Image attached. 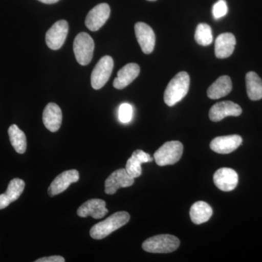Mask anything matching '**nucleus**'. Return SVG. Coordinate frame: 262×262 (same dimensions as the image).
<instances>
[{
  "instance_id": "21",
  "label": "nucleus",
  "mask_w": 262,
  "mask_h": 262,
  "mask_svg": "<svg viewBox=\"0 0 262 262\" xmlns=\"http://www.w3.org/2000/svg\"><path fill=\"white\" fill-rule=\"evenodd\" d=\"M246 89L248 97L252 101L262 98V80L254 72H249L246 76Z\"/></svg>"
},
{
  "instance_id": "13",
  "label": "nucleus",
  "mask_w": 262,
  "mask_h": 262,
  "mask_svg": "<svg viewBox=\"0 0 262 262\" xmlns=\"http://www.w3.org/2000/svg\"><path fill=\"white\" fill-rule=\"evenodd\" d=\"M135 34L138 42L145 54H150L155 46V34L152 29L143 22L136 23L135 25Z\"/></svg>"
},
{
  "instance_id": "18",
  "label": "nucleus",
  "mask_w": 262,
  "mask_h": 262,
  "mask_svg": "<svg viewBox=\"0 0 262 262\" xmlns=\"http://www.w3.org/2000/svg\"><path fill=\"white\" fill-rule=\"evenodd\" d=\"M235 45V37L232 33H223L220 34L215 39V56L220 59L228 58L233 53Z\"/></svg>"
},
{
  "instance_id": "25",
  "label": "nucleus",
  "mask_w": 262,
  "mask_h": 262,
  "mask_svg": "<svg viewBox=\"0 0 262 262\" xmlns=\"http://www.w3.org/2000/svg\"><path fill=\"white\" fill-rule=\"evenodd\" d=\"M141 162L135 157L131 156L130 158L127 160L125 170L127 173L133 178H138L141 175Z\"/></svg>"
},
{
  "instance_id": "9",
  "label": "nucleus",
  "mask_w": 262,
  "mask_h": 262,
  "mask_svg": "<svg viewBox=\"0 0 262 262\" xmlns=\"http://www.w3.org/2000/svg\"><path fill=\"white\" fill-rule=\"evenodd\" d=\"M134 184V179L127 173L125 168L118 169L106 179L105 192L114 194L120 188L130 187Z\"/></svg>"
},
{
  "instance_id": "8",
  "label": "nucleus",
  "mask_w": 262,
  "mask_h": 262,
  "mask_svg": "<svg viewBox=\"0 0 262 262\" xmlns=\"http://www.w3.org/2000/svg\"><path fill=\"white\" fill-rule=\"evenodd\" d=\"M110 6L106 3H101L95 6L86 16L85 26L93 32L101 28L110 16Z\"/></svg>"
},
{
  "instance_id": "27",
  "label": "nucleus",
  "mask_w": 262,
  "mask_h": 262,
  "mask_svg": "<svg viewBox=\"0 0 262 262\" xmlns=\"http://www.w3.org/2000/svg\"><path fill=\"white\" fill-rule=\"evenodd\" d=\"M228 12L227 3L225 0H219L213 7V15L215 19L222 18Z\"/></svg>"
},
{
  "instance_id": "22",
  "label": "nucleus",
  "mask_w": 262,
  "mask_h": 262,
  "mask_svg": "<svg viewBox=\"0 0 262 262\" xmlns=\"http://www.w3.org/2000/svg\"><path fill=\"white\" fill-rule=\"evenodd\" d=\"M10 143L18 154H24L27 150V137L16 125H12L8 129Z\"/></svg>"
},
{
  "instance_id": "24",
  "label": "nucleus",
  "mask_w": 262,
  "mask_h": 262,
  "mask_svg": "<svg viewBox=\"0 0 262 262\" xmlns=\"http://www.w3.org/2000/svg\"><path fill=\"white\" fill-rule=\"evenodd\" d=\"M24 188H25V182L24 180L18 178L13 179L8 184L5 194L9 198L10 202L13 203L20 198L24 192Z\"/></svg>"
},
{
  "instance_id": "26",
  "label": "nucleus",
  "mask_w": 262,
  "mask_h": 262,
  "mask_svg": "<svg viewBox=\"0 0 262 262\" xmlns=\"http://www.w3.org/2000/svg\"><path fill=\"white\" fill-rule=\"evenodd\" d=\"M118 116L119 120L122 123H128L133 117V107L131 105L127 103L120 105Z\"/></svg>"
},
{
  "instance_id": "3",
  "label": "nucleus",
  "mask_w": 262,
  "mask_h": 262,
  "mask_svg": "<svg viewBox=\"0 0 262 262\" xmlns=\"http://www.w3.org/2000/svg\"><path fill=\"white\" fill-rule=\"evenodd\" d=\"M180 246V241L171 234H159L148 238L143 243L142 248L146 252L168 253L175 251Z\"/></svg>"
},
{
  "instance_id": "11",
  "label": "nucleus",
  "mask_w": 262,
  "mask_h": 262,
  "mask_svg": "<svg viewBox=\"0 0 262 262\" xmlns=\"http://www.w3.org/2000/svg\"><path fill=\"white\" fill-rule=\"evenodd\" d=\"M238 175L233 169H219L213 175V182L220 190L230 192L235 189L238 184Z\"/></svg>"
},
{
  "instance_id": "23",
  "label": "nucleus",
  "mask_w": 262,
  "mask_h": 262,
  "mask_svg": "<svg viewBox=\"0 0 262 262\" xmlns=\"http://www.w3.org/2000/svg\"><path fill=\"white\" fill-rule=\"evenodd\" d=\"M194 39L198 44L208 46L213 42L211 27L207 24H200L196 27Z\"/></svg>"
},
{
  "instance_id": "6",
  "label": "nucleus",
  "mask_w": 262,
  "mask_h": 262,
  "mask_svg": "<svg viewBox=\"0 0 262 262\" xmlns=\"http://www.w3.org/2000/svg\"><path fill=\"white\" fill-rule=\"evenodd\" d=\"M114 67L113 58L110 56L102 57L96 65L91 74V86L99 90L106 84L112 75Z\"/></svg>"
},
{
  "instance_id": "32",
  "label": "nucleus",
  "mask_w": 262,
  "mask_h": 262,
  "mask_svg": "<svg viewBox=\"0 0 262 262\" xmlns=\"http://www.w3.org/2000/svg\"><path fill=\"white\" fill-rule=\"evenodd\" d=\"M148 1H156V0H148Z\"/></svg>"
},
{
  "instance_id": "4",
  "label": "nucleus",
  "mask_w": 262,
  "mask_h": 262,
  "mask_svg": "<svg viewBox=\"0 0 262 262\" xmlns=\"http://www.w3.org/2000/svg\"><path fill=\"white\" fill-rule=\"evenodd\" d=\"M183 150L184 147L179 141H168L155 151V162L159 166L173 165L182 158Z\"/></svg>"
},
{
  "instance_id": "29",
  "label": "nucleus",
  "mask_w": 262,
  "mask_h": 262,
  "mask_svg": "<svg viewBox=\"0 0 262 262\" xmlns=\"http://www.w3.org/2000/svg\"><path fill=\"white\" fill-rule=\"evenodd\" d=\"M64 258L61 256H52L43 257L36 260L35 262H64Z\"/></svg>"
},
{
  "instance_id": "1",
  "label": "nucleus",
  "mask_w": 262,
  "mask_h": 262,
  "mask_svg": "<svg viewBox=\"0 0 262 262\" xmlns=\"http://www.w3.org/2000/svg\"><path fill=\"white\" fill-rule=\"evenodd\" d=\"M190 77L185 72H181L169 82L165 93L164 101L169 106H173L185 97L189 91Z\"/></svg>"
},
{
  "instance_id": "17",
  "label": "nucleus",
  "mask_w": 262,
  "mask_h": 262,
  "mask_svg": "<svg viewBox=\"0 0 262 262\" xmlns=\"http://www.w3.org/2000/svg\"><path fill=\"white\" fill-rule=\"evenodd\" d=\"M140 73V67L137 63H128L119 70L113 82L114 87L122 90L129 85Z\"/></svg>"
},
{
  "instance_id": "16",
  "label": "nucleus",
  "mask_w": 262,
  "mask_h": 262,
  "mask_svg": "<svg viewBox=\"0 0 262 262\" xmlns=\"http://www.w3.org/2000/svg\"><path fill=\"white\" fill-rule=\"evenodd\" d=\"M42 121L46 128L51 132L59 130L62 122L61 108L56 103H48L43 111Z\"/></svg>"
},
{
  "instance_id": "15",
  "label": "nucleus",
  "mask_w": 262,
  "mask_h": 262,
  "mask_svg": "<svg viewBox=\"0 0 262 262\" xmlns=\"http://www.w3.org/2000/svg\"><path fill=\"white\" fill-rule=\"evenodd\" d=\"M106 203L101 199H91L84 203L77 210V215L82 218L92 216L95 220L103 218L107 214Z\"/></svg>"
},
{
  "instance_id": "7",
  "label": "nucleus",
  "mask_w": 262,
  "mask_h": 262,
  "mask_svg": "<svg viewBox=\"0 0 262 262\" xmlns=\"http://www.w3.org/2000/svg\"><path fill=\"white\" fill-rule=\"evenodd\" d=\"M68 32L69 24L67 20L56 22L46 33V41L48 48L54 51L60 49L64 44Z\"/></svg>"
},
{
  "instance_id": "14",
  "label": "nucleus",
  "mask_w": 262,
  "mask_h": 262,
  "mask_svg": "<svg viewBox=\"0 0 262 262\" xmlns=\"http://www.w3.org/2000/svg\"><path fill=\"white\" fill-rule=\"evenodd\" d=\"M243 139L238 135L219 136L211 141L210 147L219 154H229L242 144Z\"/></svg>"
},
{
  "instance_id": "12",
  "label": "nucleus",
  "mask_w": 262,
  "mask_h": 262,
  "mask_svg": "<svg viewBox=\"0 0 262 262\" xmlns=\"http://www.w3.org/2000/svg\"><path fill=\"white\" fill-rule=\"evenodd\" d=\"M80 179L79 172L77 170H69L62 172L52 182L48 188V194L53 196L58 195L67 190L72 183L77 182Z\"/></svg>"
},
{
  "instance_id": "19",
  "label": "nucleus",
  "mask_w": 262,
  "mask_h": 262,
  "mask_svg": "<svg viewBox=\"0 0 262 262\" xmlns=\"http://www.w3.org/2000/svg\"><path fill=\"white\" fill-rule=\"evenodd\" d=\"M232 89V83L230 77L222 76L208 88L207 94L211 99H219L228 95Z\"/></svg>"
},
{
  "instance_id": "28",
  "label": "nucleus",
  "mask_w": 262,
  "mask_h": 262,
  "mask_svg": "<svg viewBox=\"0 0 262 262\" xmlns=\"http://www.w3.org/2000/svg\"><path fill=\"white\" fill-rule=\"evenodd\" d=\"M132 156L135 157L137 159L140 160L142 163H149V162L152 161L153 160L152 158L150 156V155L144 152V151L141 149H137L134 151L133 152Z\"/></svg>"
},
{
  "instance_id": "31",
  "label": "nucleus",
  "mask_w": 262,
  "mask_h": 262,
  "mask_svg": "<svg viewBox=\"0 0 262 262\" xmlns=\"http://www.w3.org/2000/svg\"><path fill=\"white\" fill-rule=\"evenodd\" d=\"M38 1L41 2V3H44V4L50 5L58 3L60 0H38Z\"/></svg>"
},
{
  "instance_id": "30",
  "label": "nucleus",
  "mask_w": 262,
  "mask_h": 262,
  "mask_svg": "<svg viewBox=\"0 0 262 262\" xmlns=\"http://www.w3.org/2000/svg\"><path fill=\"white\" fill-rule=\"evenodd\" d=\"M10 203H11V202L5 194V193L0 194V210L6 208L7 207L9 206Z\"/></svg>"
},
{
  "instance_id": "20",
  "label": "nucleus",
  "mask_w": 262,
  "mask_h": 262,
  "mask_svg": "<svg viewBox=\"0 0 262 262\" xmlns=\"http://www.w3.org/2000/svg\"><path fill=\"white\" fill-rule=\"evenodd\" d=\"M189 215L193 223L201 225L211 219L213 210L206 202L198 201L191 207Z\"/></svg>"
},
{
  "instance_id": "2",
  "label": "nucleus",
  "mask_w": 262,
  "mask_h": 262,
  "mask_svg": "<svg viewBox=\"0 0 262 262\" xmlns=\"http://www.w3.org/2000/svg\"><path fill=\"white\" fill-rule=\"evenodd\" d=\"M130 221V215L125 211L117 212L106 220L96 224L90 231L91 237L95 239H101L107 237L117 229L126 225Z\"/></svg>"
},
{
  "instance_id": "10",
  "label": "nucleus",
  "mask_w": 262,
  "mask_h": 262,
  "mask_svg": "<svg viewBox=\"0 0 262 262\" xmlns=\"http://www.w3.org/2000/svg\"><path fill=\"white\" fill-rule=\"evenodd\" d=\"M242 114V108L237 103L230 101L215 103L209 111L210 120L220 122L229 116L237 117Z\"/></svg>"
},
{
  "instance_id": "5",
  "label": "nucleus",
  "mask_w": 262,
  "mask_h": 262,
  "mask_svg": "<svg viewBox=\"0 0 262 262\" xmlns=\"http://www.w3.org/2000/svg\"><path fill=\"white\" fill-rule=\"evenodd\" d=\"M73 50L77 62L82 66L88 65L94 56V39L87 33L81 32L75 37Z\"/></svg>"
}]
</instances>
